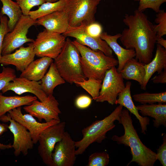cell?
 <instances>
[{
	"label": "cell",
	"mask_w": 166,
	"mask_h": 166,
	"mask_svg": "<svg viewBox=\"0 0 166 166\" xmlns=\"http://www.w3.org/2000/svg\"><path fill=\"white\" fill-rule=\"evenodd\" d=\"M128 27L119 38L126 49H133L136 58L144 64L151 60L156 43V34L153 25L143 12L135 10L133 14H125L123 19Z\"/></svg>",
	"instance_id": "1"
},
{
	"label": "cell",
	"mask_w": 166,
	"mask_h": 166,
	"mask_svg": "<svg viewBox=\"0 0 166 166\" xmlns=\"http://www.w3.org/2000/svg\"><path fill=\"white\" fill-rule=\"evenodd\" d=\"M118 121L122 125L124 133L121 136L113 135L111 139L119 144H123L130 148L132 158L127 166L135 162L140 166H153L157 160L156 153L141 142L127 109L122 110Z\"/></svg>",
	"instance_id": "2"
},
{
	"label": "cell",
	"mask_w": 166,
	"mask_h": 166,
	"mask_svg": "<svg viewBox=\"0 0 166 166\" xmlns=\"http://www.w3.org/2000/svg\"><path fill=\"white\" fill-rule=\"evenodd\" d=\"M72 42L80 53L81 66L86 78L102 81L106 71L118 64L113 55L107 56L101 51L92 50L75 40Z\"/></svg>",
	"instance_id": "3"
},
{
	"label": "cell",
	"mask_w": 166,
	"mask_h": 166,
	"mask_svg": "<svg viewBox=\"0 0 166 166\" xmlns=\"http://www.w3.org/2000/svg\"><path fill=\"white\" fill-rule=\"evenodd\" d=\"M80 53L72 41L66 39L65 44L54 63L61 76L70 84L86 79L81 69Z\"/></svg>",
	"instance_id": "4"
},
{
	"label": "cell",
	"mask_w": 166,
	"mask_h": 166,
	"mask_svg": "<svg viewBox=\"0 0 166 166\" xmlns=\"http://www.w3.org/2000/svg\"><path fill=\"white\" fill-rule=\"evenodd\" d=\"M123 108L119 105L109 115L102 120L94 121L82 130V138L75 141L77 156L82 154L92 143H101L106 138L107 132L115 127L114 122L119 120Z\"/></svg>",
	"instance_id": "5"
},
{
	"label": "cell",
	"mask_w": 166,
	"mask_h": 166,
	"mask_svg": "<svg viewBox=\"0 0 166 166\" xmlns=\"http://www.w3.org/2000/svg\"><path fill=\"white\" fill-rule=\"evenodd\" d=\"M102 0H66L65 10L69 26H87L95 21L97 6Z\"/></svg>",
	"instance_id": "6"
},
{
	"label": "cell",
	"mask_w": 166,
	"mask_h": 166,
	"mask_svg": "<svg viewBox=\"0 0 166 166\" xmlns=\"http://www.w3.org/2000/svg\"><path fill=\"white\" fill-rule=\"evenodd\" d=\"M36 20L29 15L22 14L13 29L5 35L3 43L2 55L12 53L25 43L33 42L34 40L28 38L30 28L36 24Z\"/></svg>",
	"instance_id": "7"
},
{
	"label": "cell",
	"mask_w": 166,
	"mask_h": 166,
	"mask_svg": "<svg viewBox=\"0 0 166 166\" xmlns=\"http://www.w3.org/2000/svg\"><path fill=\"white\" fill-rule=\"evenodd\" d=\"M65 123L62 121L51 125L39 136L38 152L44 163L53 166L52 154L57 143L62 138L65 132Z\"/></svg>",
	"instance_id": "8"
},
{
	"label": "cell",
	"mask_w": 166,
	"mask_h": 166,
	"mask_svg": "<svg viewBox=\"0 0 166 166\" xmlns=\"http://www.w3.org/2000/svg\"><path fill=\"white\" fill-rule=\"evenodd\" d=\"M66 38L62 34L45 29L38 34L33 42L35 55L54 59L61 52Z\"/></svg>",
	"instance_id": "9"
},
{
	"label": "cell",
	"mask_w": 166,
	"mask_h": 166,
	"mask_svg": "<svg viewBox=\"0 0 166 166\" xmlns=\"http://www.w3.org/2000/svg\"><path fill=\"white\" fill-rule=\"evenodd\" d=\"M124 79L115 66L107 70L102 81L99 96L95 101L98 102L107 101L113 105L118 94L124 89Z\"/></svg>",
	"instance_id": "10"
},
{
	"label": "cell",
	"mask_w": 166,
	"mask_h": 166,
	"mask_svg": "<svg viewBox=\"0 0 166 166\" xmlns=\"http://www.w3.org/2000/svg\"><path fill=\"white\" fill-rule=\"evenodd\" d=\"M0 120L4 122L9 121L8 128L12 133L14 140L12 145L15 156L21 153L24 156L27 155L29 150L32 149L34 143L30 132L19 123L11 118L9 115H4L0 117Z\"/></svg>",
	"instance_id": "11"
},
{
	"label": "cell",
	"mask_w": 166,
	"mask_h": 166,
	"mask_svg": "<svg viewBox=\"0 0 166 166\" xmlns=\"http://www.w3.org/2000/svg\"><path fill=\"white\" fill-rule=\"evenodd\" d=\"M58 102L53 94L48 96L47 99L43 102L35 100L23 109L40 122L44 120L45 122H48L53 120H60L59 114L61 111Z\"/></svg>",
	"instance_id": "12"
},
{
	"label": "cell",
	"mask_w": 166,
	"mask_h": 166,
	"mask_svg": "<svg viewBox=\"0 0 166 166\" xmlns=\"http://www.w3.org/2000/svg\"><path fill=\"white\" fill-rule=\"evenodd\" d=\"M75 141L65 132L55 145L52 154L53 166H73L76 159Z\"/></svg>",
	"instance_id": "13"
},
{
	"label": "cell",
	"mask_w": 166,
	"mask_h": 166,
	"mask_svg": "<svg viewBox=\"0 0 166 166\" xmlns=\"http://www.w3.org/2000/svg\"><path fill=\"white\" fill-rule=\"evenodd\" d=\"M86 26H69L66 31L62 34L65 37L75 38V40L79 44L87 46L92 50L101 51L107 56L112 55L113 51L106 42L101 38H95L89 35L86 30Z\"/></svg>",
	"instance_id": "14"
},
{
	"label": "cell",
	"mask_w": 166,
	"mask_h": 166,
	"mask_svg": "<svg viewBox=\"0 0 166 166\" xmlns=\"http://www.w3.org/2000/svg\"><path fill=\"white\" fill-rule=\"evenodd\" d=\"M7 114L11 118L19 123L28 130L34 144L38 143L39 136L43 130L48 127L61 121L60 120H53L48 122H38L30 114H23L21 107L9 111Z\"/></svg>",
	"instance_id": "15"
},
{
	"label": "cell",
	"mask_w": 166,
	"mask_h": 166,
	"mask_svg": "<svg viewBox=\"0 0 166 166\" xmlns=\"http://www.w3.org/2000/svg\"><path fill=\"white\" fill-rule=\"evenodd\" d=\"M10 90L19 95L26 93H32L42 102L46 101L48 98V96L42 90L41 84L39 82L24 77H15L7 84L2 91L4 93Z\"/></svg>",
	"instance_id": "16"
},
{
	"label": "cell",
	"mask_w": 166,
	"mask_h": 166,
	"mask_svg": "<svg viewBox=\"0 0 166 166\" xmlns=\"http://www.w3.org/2000/svg\"><path fill=\"white\" fill-rule=\"evenodd\" d=\"M28 45L20 47L13 53L2 55L1 64L14 65L18 71L22 72L34 60L35 56L33 42Z\"/></svg>",
	"instance_id": "17"
},
{
	"label": "cell",
	"mask_w": 166,
	"mask_h": 166,
	"mask_svg": "<svg viewBox=\"0 0 166 166\" xmlns=\"http://www.w3.org/2000/svg\"><path fill=\"white\" fill-rule=\"evenodd\" d=\"M36 22L48 30L60 34L64 33L69 26L68 14L65 9L40 18Z\"/></svg>",
	"instance_id": "18"
},
{
	"label": "cell",
	"mask_w": 166,
	"mask_h": 166,
	"mask_svg": "<svg viewBox=\"0 0 166 166\" xmlns=\"http://www.w3.org/2000/svg\"><path fill=\"white\" fill-rule=\"evenodd\" d=\"M131 83L127 81L125 85L124 89L118 95L115 104H119L124 107L133 114L138 120L141 128V133L145 134L147 131V126L150 124V119L147 117L141 116L136 106L132 101L131 93Z\"/></svg>",
	"instance_id": "19"
},
{
	"label": "cell",
	"mask_w": 166,
	"mask_h": 166,
	"mask_svg": "<svg viewBox=\"0 0 166 166\" xmlns=\"http://www.w3.org/2000/svg\"><path fill=\"white\" fill-rule=\"evenodd\" d=\"M121 36L120 33L111 35L106 32H103L100 36L101 38L106 42L117 55L118 62L117 70L119 73L122 69L126 62L134 58L136 55L134 49L124 48L118 43L117 40Z\"/></svg>",
	"instance_id": "20"
},
{
	"label": "cell",
	"mask_w": 166,
	"mask_h": 166,
	"mask_svg": "<svg viewBox=\"0 0 166 166\" xmlns=\"http://www.w3.org/2000/svg\"><path fill=\"white\" fill-rule=\"evenodd\" d=\"M145 75L141 88L145 90L148 83L156 72L158 73L166 69V49L157 44L154 58L148 63L144 64Z\"/></svg>",
	"instance_id": "21"
},
{
	"label": "cell",
	"mask_w": 166,
	"mask_h": 166,
	"mask_svg": "<svg viewBox=\"0 0 166 166\" xmlns=\"http://www.w3.org/2000/svg\"><path fill=\"white\" fill-rule=\"evenodd\" d=\"M53 59L48 57H42L33 61L21 72L19 77L35 81L41 80L53 61Z\"/></svg>",
	"instance_id": "22"
},
{
	"label": "cell",
	"mask_w": 166,
	"mask_h": 166,
	"mask_svg": "<svg viewBox=\"0 0 166 166\" xmlns=\"http://www.w3.org/2000/svg\"><path fill=\"white\" fill-rule=\"evenodd\" d=\"M143 117L149 116L154 119L153 125L158 128L161 125L166 127L165 103L142 104L136 106Z\"/></svg>",
	"instance_id": "23"
},
{
	"label": "cell",
	"mask_w": 166,
	"mask_h": 166,
	"mask_svg": "<svg viewBox=\"0 0 166 166\" xmlns=\"http://www.w3.org/2000/svg\"><path fill=\"white\" fill-rule=\"evenodd\" d=\"M144 65L133 58L126 62L120 73L123 79L136 81L141 86L145 75Z\"/></svg>",
	"instance_id": "24"
},
{
	"label": "cell",
	"mask_w": 166,
	"mask_h": 166,
	"mask_svg": "<svg viewBox=\"0 0 166 166\" xmlns=\"http://www.w3.org/2000/svg\"><path fill=\"white\" fill-rule=\"evenodd\" d=\"M37 99L35 96H5L0 93V117L9 111L23 105H30Z\"/></svg>",
	"instance_id": "25"
},
{
	"label": "cell",
	"mask_w": 166,
	"mask_h": 166,
	"mask_svg": "<svg viewBox=\"0 0 166 166\" xmlns=\"http://www.w3.org/2000/svg\"><path fill=\"white\" fill-rule=\"evenodd\" d=\"M41 80L42 90L48 96L53 94L54 89L57 86L64 84L65 82L60 75L53 61Z\"/></svg>",
	"instance_id": "26"
},
{
	"label": "cell",
	"mask_w": 166,
	"mask_h": 166,
	"mask_svg": "<svg viewBox=\"0 0 166 166\" xmlns=\"http://www.w3.org/2000/svg\"><path fill=\"white\" fill-rule=\"evenodd\" d=\"M2 6L0 14L8 17V26L10 31L14 28L22 13L18 3L12 0H0Z\"/></svg>",
	"instance_id": "27"
},
{
	"label": "cell",
	"mask_w": 166,
	"mask_h": 166,
	"mask_svg": "<svg viewBox=\"0 0 166 166\" xmlns=\"http://www.w3.org/2000/svg\"><path fill=\"white\" fill-rule=\"evenodd\" d=\"M66 0H60L55 2H45L38 7V9L30 11L28 15L33 19L38 18L53 12L64 10Z\"/></svg>",
	"instance_id": "28"
},
{
	"label": "cell",
	"mask_w": 166,
	"mask_h": 166,
	"mask_svg": "<svg viewBox=\"0 0 166 166\" xmlns=\"http://www.w3.org/2000/svg\"><path fill=\"white\" fill-rule=\"evenodd\" d=\"M132 97L135 101L142 104L166 103V91L158 93L144 92L134 94Z\"/></svg>",
	"instance_id": "29"
},
{
	"label": "cell",
	"mask_w": 166,
	"mask_h": 166,
	"mask_svg": "<svg viewBox=\"0 0 166 166\" xmlns=\"http://www.w3.org/2000/svg\"><path fill=\"white\" fill-rule=\"evenodd\" d=\"M102 80L93 78H88L81 81H75L74 83L81 86L89 94L93 100L96 101L99 96L101 86Z\"/></svg>",
	"instance_id": "30"
},
{
	"label": "cell",
	"mask_w": 166,
	"mask_h": 166,
	"mask_svg": "<svg viewBox=\"0 0 166 166\" xmlns=\"http://www.w3.org/2000/svg\"><path fill=\"white\" fill-rule=\"evenodd\" d=\"M156 16L153 29L157 38L163 37L166 34V13L164 10H160Z\"/></svg>",
	"instance_id": "31"
},
{
	"label": "cell",
	"mask_w": 166,
	"mask_h": 166,
	"mask_svg": "<svg viewBox=\"0 0 166 166\" xmlns=\"http://www.w3.org/2000/svg\"><path fill=\"white\" fill-rule=\"evenodd\" d=\"M109 161V154L105 151L95 152L89 156L87 166H106Z\"/></svg>",
	"instance_id": "32"
},
{
	"label": "cell",
	"mask_w": 166,
	"mask_h": 166,
	"mask_svg": "<svg viewBox=\"0 0 166 166\" xmlns=\"http://www.w3.org/2000/svg\"><path fill=\"white\" fill-rule=\"evenodd\" d=\"M139 2V5L137 10L143 12L147 9L150 8L156 13L160 10V7L166 0H134Z\"/></svg>",
	"instance_id": "33"
},
{
	"label": "cell",
	"mask_w": 166,
	"mask_h": 166,
	"mask_svg": "<svg viewBox=\"0 0 166 166\" xmlns=\"http://www.w3.org/2000/svg\"><path fill=\"white\" fill-rule=\"evenodd\" d=\"M16 77L14 69L3 66L2 72H0V91Z\"/></svg>",
	"instance_id": "34"
},
{
	"label": "cell",
	"mask_w": 166,
	"mask_h": 166,
	"mask_svg": "<svg viewBox=\"0 0 166 166\" xmlns=\"http://www.w3.org/2000/svg\"><path fill=\"white\" fill-rule=\"evenodd\" d=\"M19 5L22 14L28 15L29 12L33 7L40 6L45 2V0H15Z\"/></svg>",
	"instance_id": "35"
},
{
	"label": "cell",
	"mask_w": 166,
	"mask_h": 166,
	"mask_svg": "<svg viewBox=\"0 0 166 166\" xmlns=\"http://www.w3.org/2000/svg\"><path fill=\"white\" fill-rule=\"evenodd\" d=\"M8 19L6 15L0 14V64L4 38L5 35L10 31L8 26Z\"/></svg>",
	"instance_id": "36"
},
{
	"label": "cell",
	"mask_w": 166,
	"mask_h": 166,
	"mask_svg": "<svg viewBox=\"0 0 166 166\" xmlns=\"http://www.w3.org/2000/svg\"><path fill=\"white\" fill-rule=\"evenodd\" d=\"M85 29L89 35L95 38H100L103 32V28L101 25L95 22L86 26Z\"/></svg>",
	"instance_id": "37"
},
{
	"label": "cell",
	"mask_w": 166,
	"mask_h": 166,
	"mask_svg": "<svg viewBox=\"0 0 166 166\" xmlns=\"http://www.w3.org/2000/svg\"><path fill=\"white\" fill-rule=\"evenodd\" d=\"M163 143L157 149L156 159L163 166H166V135L163 137Z\"/></svg>",
	"instance_id": "38"
},
{
	"label": "cell",
	"mask_w": 166,
	"mask_h": 166,
	"mask_svg": "<svg viewBox=\"0 0 166 166\" xmlns=\"http://www.w3.org/2000/svg\"><path fill=\"white\" fill-rule=\"evenodd\" d=\"M92 101V99L89 96L81 95L78 96L76 99L75 104L77 108L80 109H84L90 106Z\"/></svg>",
	"instance_id": "39"
},
{
	"label": "cell",
	"mask_w": 166,
	"mask_h": 166,
	"mask_svg": "<svg viewBox=\"0 0 166 166\" xmlns=\"http://www.w3.org/2000/svg\"><path fill=\"white\" fill-rule=\"evenodd\" d=\"M151 80L155 84L166 83V69H164L161 73L154 76Z\"/></svg>",
	"instance_id": "40"
},
{
	"label": "cell",
	"mask_w": 166,
	"mask_h": 166,
	"mask_svg": "<svg viewBox=\"0 0 166 166\" xmlns=\"http://www.w3.org/2000/svg\"><path fill=\"white\" fill-rule=\"evenodd\" d=\"M8 125L4 123H0V136L8 130ZM12 148V145L10 144H4L0 143V152L1 150Z\"/></svg>",
	"instance_id": "41"
},
{
	"label": "cell",
	"mask_w": 166,
	"mask_h": 166,
	"mask_svg": "<svg viewBox=\"0 0 166 166\" xmlns=\"http://www.w3.org/2000/svg\"><path fill=\"white\" fill-rule=\"evenodd\" d=\"M156 43L166 49V40L162 37L157 38L156 40Z\"/></svg>",
	"instance_id": "42"
},
{
	"label": "cell",
	"mask_w": 166,
	"mask_h": 166,
	"mask_svg": "<svg viewBox=\"0 0 166 166\" xmlns=\"http://www.w3.org/2000/svg\"><path fill=\"white\" fill-rule=\"evenodd\" d=\"M45 2H55L60 0H45Z\"/></svg>",
	"instance_id": "43"
}]
</instances>
